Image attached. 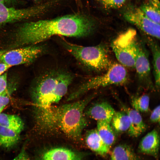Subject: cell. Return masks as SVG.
<instances>
[{"label": "cell", "instance_id": "cell-20", "mask_svg": "<svg viewBox=\"0 0 160 160\" xmlns=\"http://www.w3.org/2000/svg\"><path fill=\"white\" fill-rule=\"evenodd\" d=\"M20 140V134L0 126V146L6 149L15 146Z\"/></svg>", "mask_w": 160, "mask_h": 160}, {"label": "cell", "instance_id": "cell-30", "mask_svg": "<svg viewBox=\"0 0 160 160\" xmlns=\"http://www.w3.org/2000/svg\"><path fill=\"white\" fill-rule=\"evenodd\" d=\"M10 67V66L4 63L1 62L0 63V76L5 73V72Z\"/></svg>", "mask_w": 160, "mask_h": 160}, {"label": "cell", "instance_id": "cell-5", "mask_svg": "<svg viewBox=\"0 0 160 160\" xmlns=\"http://www.w3.org/2000/svg\"><path fill=\"white\" fill-rule=\"evenodd\" d=\"M103 75L92 77L81 85L68 96L67 100L78 99L90 90L112 85L125 83L128 78L127 72L124 66L115 63L111 65Z\"/></svg>", "mask_w": 160, "mask_h": 160}, {"label": "cell", "instance_id": "cell-2", "mask_svg": "<svg viewBox=\"0 0 160 160\" xmlns=\"http://www.w3.org/2000/svg\"><path fill=\"white\" fill-rule=\"evenodd\" d=\"M93 97L90 95L74 102L36 111L38 128L44 133H62L71 138L80 139L87 124L85 110Z\"/></svg>", "mask_w": 160, "mask_h": 160}, {"label": "cell", "instance_id": "cell-7", "mask_svg": "<svg viewBox=\"0 0 160 160\" xmlns=\"http://www.w3.org/2000/svg\"><path fill=\"white\" fill-rule=\"evenodd\" d=\"M44 51V48L41 46L30 45L6 51L1 57L0 60L11 67L30 63L41 55Z\"/></svg>", "mask_w": 160, "mask_h": 160}, {"label": "cell", "instance_id": "cell-18", "mask_svg": "<svg viewBox=\"0 0 160 160\" xmlns=\"http://www.w3.org/2000/svg\"><path fill=\"white\" fill-rule=\"evenodd\" d=\"M110 123L116 134H120L128 130L130 122L129 116L125 112L115 111Z\"/></svg>", "mask_w": 160, "mask_h": 160}, {"label": "cell", "instance_id": "cell-22", "mask_svg": "<svg viewBox=\"0 0 160 160\" xmlns=\"http://www.w3.org/2000/svg\"><path fill=\"white\" fill-rule=\"evenodd\" d=\"M160 7L159 0H150L140 8L150 20L160 24Z\"/></svg>", "mask_w": 160, "mask_h": 160}, {"label": "cell", "instance_id": "cell-32", "mask_svg": "<svg viewBox=\"0 0 160 160\" xmlns=\"http://www.w3.org/2000/svg\"><path fill=\"white\" fill-rule=\"evenodd\" d=\"M96 1H97L99 3L102 0H95Z\"/></svg>", "mask_w": 160, "mask_h": 160}, {"label": "cell", "instance_id": "cell-29", "mask_svg": "<svg viewBox=\"0 0 160 160\" xmlns=\"http://www.w3.org/2000/svg\"><path fill=\"white\" fill-rule=\"evenodd\" d=\"M19 2H20V0H0V3L4 4L9 7H11L17 4Z\"/></svg>", "mask_w": 160, "mask_h": 160}, {"label": "cell", "instance_id": "cell-17", "mask_svg": "<svg viewBox=\"0 0 160 160\" xmlns=\"http://www.w3.org/2000/svg\"><path fill=\"white\" fill-rule=\"evenodd\" d=\"M110 160H140V158L129 145L120 144L112 150Z\"/></svg>", "mask_w": 160, "mask_h": 160}, {"label": "cell", "instance_id": "cell-10", "mask_svg": "<svg viewBox=\"0 0 160 160\" xmlns=\"http://www.w3.org/2000/svg\"><path fill=\"white\" fill-rule=\"evenodd\" d=\"M134 68L140 81L148 85L151 84L150 64L148 53L143 43L138 39Z\"/></svg>", "mask_w": 160, "mask_h": 160}, {"label": "cell", "instance_id": "cell-6", "mask_svg": "<svg viewBox=\"0 0 160 160\" xmlns=\"http://www.w3.org/2000/svg\"><path fill=\"white\" fill-rule=\"evenodd\" d=\"M135 30L130 28L121 34L111 47L119 61L124 66L134 68L137 39Z\"/></svg>", "mask_w": 160, "mask_h": 160}, {"label": "cell", "instance_id": "cell-19", "mask_svg": "<svg viewBox=\"0 0 160 160\" xmlns=\"http://www.w3.org/2000/svg\"><path fill=\"white\" fill-rule=\"evenodd\" d=\"M0 126L20 134L24 128V123L18 116L0 113Z\"/></svg>", "mask_w": 160, "mask_h": 160}, {"label": "cell", "instance_id": "cell-1", "mask_svg": "<svg viewBox=\"0 0 160 160\" xmlns=\"http://www.w3.org/2000/svg\"><path fill=\"white\" fill-rule=\"evenodd\" d=\"M95 26L93 20L78 14L28 22L17 31L15 43L19 46L36 45L54 36L84 37L93 33Z\"/></svg>", "mask_w": 160, "mask_h": 160}, {"label": "cell", "instance_id": "cell-11", "mask_svg": "<svg viewBox=\"0 0 160 160\" xmlns=\"http://www.w3.org/2000/svg\"><path fill=\"white\" fill-rule=\"evenodd\" d=\"M160 148V137L158 131L154 129L147 133L140 141L138 152L158 159Z\"/></svg>", "mask_w": 160, "mask_h": 160}, {"label": "cell", "instance_id": "cell-27", "mask_svg": "<svg viewBox=\"0 0 160 160\" xmlns=\"http://www.w3.org/2000/svg\"><path fill=\"white\" fill-rule=\"evenodd\" d=\"M8 90L0 96V113L9 102V93Z\"/></svg>", "mask_w": 160, "mask_h": 160}, {"label": "cell", "instance_id": "cell-23", "mask_svg": "<svg viewBox=\"0 0 160 160\" xmlns=\"http://www.w3.org/2000/svg\"><path fill=\"white\" fill-rule=\"evenodd\" d=\"M149 102V97L146 94L134 97L131 101L133 109L139 113L146 112L148 111Z\"/></svg>", "mask_w": 160, "mask_h": 160}, {"label": "cell", "instance_id": "cell-14", "mask_svg": "<svg viewBox=\"0 0 160 160\" xmlns=\"http://www.w3.org/2000/svg\"><path fill=\"white\" fill-rule=\"evenodd\" d=\"M82 155L69 149L55 148L44 152L39 160H81Z\"/></svg>", "mask_w": 160, "mask_h": 160}, {"label": "cell", "instance_id": "cell-4", "mask_svg": "<svg viewBox=\"0 0 160 160\" xmlns=\"http://www.w3.org/2000/svg\"><path fill=\"white\" fill-rule=\"evenodd\" d=\"M63 47L78 61L86 68L96 71L107 70L110 65L105 47L102 44L83 46L69 42L62 39Z\"/></svg>", "mask_w": 160, "mask_h": 160}, {"label": "cell", "instance_id": "cell-15", "mask_svg": "<svg viewBox=\"0 0 160 160\" xmlns=\"http://www.w3.org/2000/svg\"><path fill=\"white\" fill-rule=\"evenodd\" d=\"M85 140L87 145L91 150L101 156H105L109 151L96 129L89 130L87 132Z\"/></svg>", "mask_w": 160, "mask_h": 160}, {"label": "cell", "instance_id": "cell-31", "mask_svg": "<svg viewBox=\"0 0 160 160\" xmlns=\"http://www.w3.org/2000/svg\"><path fill=\"white\" fill-rule=\"evenodd\" d=\"M7 51L6 50H0V58L3 55V54L5 52Z\"/></svg>", "mask_w": 160, "mask_h": 160}, {"label": "cell", "instance_id": "cell-26", "mask_svg": "<svg viewBox=\"0 0 160 160\" xmlns=\"http://www.w3.org/2000/svg\"><path fill=\"white\" fill-rule=\"evenodd\" d=\"M150 120L154 123H160V106L159 105L155 108L151 115Z\"/></svg>", "mask_w": 160, "mask_h": 160}, {"label": "cell", "instance_id": "cell-16", "mask_svg": "<svg viewBox=\"0 0 160 160\" xmlns=\"http://www.w3.org/2000/svg\"><path fill=\"white\" fill-rule=\"evenodd\" d=\"M97 131L104 144L109 151L116 140V134L110 123L103 121H97Z\"/></svg>", "mask_w": 160, "mask_h": 160}, {"label": "cell", "instance_id": "cell-8", "mask_svg": "<svg viewBox=\"0 0 160 160\" xmlns=\"http://www.w3.org/2000/svg\"><path fill=\"white\" fill-rule=\"evenodd\" d=\"M46 8L44 4L17 9L0 3V25L37 16L44 12Z\"/></svg>", "mask_w": 160, "mask_h": 160}, {"label": "cell", "instance_id": "cell-25", "mask_svg": "<svg viewBox=\"0 0 160 160\" xmlns=\"http://www.w3.org/2000/svg\"><path fill=\"white\" fill-rule=\"evenodd\" d=\"M7 90V74L5 73L0 76V96Z\"/></svg>", "mask_w": 160, "mask_h": 160}, {"label": "cell", "instance_id": "cell-12", "mask_svg": "<svg viewBox=\"0 0 160 160\" xmlns=\"http://www.w3.org/2000/svg\"><path fill=\"white\" fill-rule=\"evenodd\" d=\"M115 111L108 103L102 102L95 103L85 109L84 113L97 121H103L110 123Z\"/></svg>", "mask_w": 160, "mask_h": 160}, {"label": "cell", "instance_id": "cell-21", "mask_svg": "<svg viewBox=\"0 0 160 160\" xmlns=\"http://www.w3.org/2000/svg\"><path fill=\"white\" fill-rule=\"evenodd\" d=\"M148 42L153 55V75L155 85L158 89L160 87V50L159 46L152 39L148 38Z\"/></svg>", "mask_w": 160, "mask_h": 160}, {"label": "cell", "instance_id": "cell-13", "mask_svg": "<svg viewBox=\"0 0 160 160\" xmlns=\"http://www.w3.org/2000/svg\"><path fill=\"white\" fill-rule=\"evenodd\" d=\"M123 111L128 115L130 120V125L128 130L129 135L132 137L139 136L145 130L146 126L140 113L134 110L121 104Z\"/></svg>", "mask_w": 160, "mask_h": 160}, {"label": "cell", "instance_id": "cell-24", "mask_svg": "<svg viewBox=\"0 0 160 160\" xmlns=\"http://www.w3.org/2000/svg\"><path fill=\"white\" fill-rule=\"evenodd\" d=\"M126 0H102L100 3L105 9H115L120 8Z\"/></svg>", "mask_w": 160, "mask_h": 160}, {"label": "cell", "instance_id": "cell-3", "mask_svg": "<svg viewBox=\"0 0 160 160\" xmlns=\"http://www.w3.org/2000/svg\"><path fill=\"white\" fill-rule=\"evenodd\" d=\"M73 79L72 73L60 70L50 71L42 75L32 92L36 111L58 103L67 93Z\"/></svg>", "mask_w": 160, "mask_h": 160}, {"label": "cell", "instance_id": "cell-28", "mask_svg": "<svg viewBox=\"0 0 160 160\" xmlns=\"http://www.w3.org/2000/svg\"><path fill=\"white\" fill-rule=\"evenodd\" d=\"M12 160H31L24 148H23L19 153Z\"/></svg>", "mask_w": 160, "mask_h": 160}, {"label": "cell", "instance_id": "cell-9", "mask_svg": "<svg viewBox=\"0 0 160 160\" xmlns=\"http://www.w3.org/2000/svg\"><path fill=\"white\" fill-rule=\"evenodd\" d=\"M125 19L144 33L153 37L160 38V25L150 20L140 8L132 9L125 12Z\"/></svg>", "mask_w": 160, "mask_h": 160}]
</instances>
